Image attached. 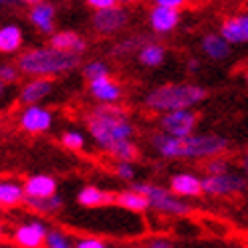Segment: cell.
Wrapping results in <instances>:
<instances>
[{"label":"cell","mask_w":248,"mask_h":248,"mask_svg":"<svg viewBox=\"0 0 248 248\" xmlns=\"http://www.w3.org/2000/svg\"><path fill=\"white\" fill-rule=\"evenodd\" d=\"M87 131L105 154H109L115 145L123 141H131V138L135 135L129 111L119 103L95 105L87 113Z\"/></svg>","instance_id":"6da1fadb"},{"label":"cell","mask_w":248,"mask_h":248,"mask_svg":"<svg viewBox=\"0 0 248 248\" xmlns=\"http://www.w3.org/2000/svg\"><path fill=\"white\" fill-rule=\"evenodd\" d=\"M16 67L20 71V75H29L31 79L34 77L55 79L59 75H65V73L79 69L81 57L55 51L53 46H36L16 57Z\"/></svg>","instance_id":"7a4b0ae2"},{"label":"cell","mask_w":248,"mask_h":248,"mask_svg":"<svg viewBox=\"0 0 248 248\" xmlns=\"http://www.w3.org/2000/svg\"><path fill=\"white\" fill-rule=\"evenodd\" d=\"M208 97V91L196 83H166L145 95L143 105L154 113L166 115L171 111L192 109Z\"/></svg>","instance_id":"3957f363"},{"label":"cell","mask_w":248,"mask_h":248,"mask_svg":"<svg viewBox=\"0 0 248 248\" xmlns=\"http://www.w3.org/2000/svg\"><path fill=\"white\" fill-rule=\"evenodd\" d=\"M131 190L145 196L147 200H150V208L155 210V212H159V214L188 216L192 212V206L186 200H182V198L173 196L170 192V188H162V186H155V184H150V182H133Z\"/></svg>","instance_id":"277c9868"},{"label":"cell","mask_w":248,"mask_h":248,"mask_svg":"<svg viewBox=\"0 0 248 248\" xmlns=\"http://www.w3.org/2000/svg\"><path fill=\"white\" fill-rule=\"evenodd\" d=\"M230 141L218 133H198L182 140V159H214L222 157Z\"/></svg>","instance_id":"5b68a950"},{"label":"cell","mask_w":248,"mask_h":248,"mask_svg":"<svg viewBox=\"0 0 248 248\" xmlns=\"http://www.w3.org/2000/svg\"><path fill=\"white\" fill-rule=\"evenodd\" d=\"M159 131L171 135V138L186 140L194 135V129L198 125V113L194 109H182V111H171V113L159 115Z\"/></svg>","instance_id":"8992f818"},{"label":"cell","mask_w":248,"mask_h":248,"mask_svg":"<svg viewBox=\"0 0 248 248\" xmlns=\"http://www.w3.org/2000/svg\"><path fill=\"white\" fill-rule=\"evenodd\" d=\"M129 10L125 6H113V8H107V10H95L93 16H91V27L95 32L103 34V36H111V34H117L123 29H127L129 24Z\"/></svg>","instance_id":"52a82bcc"},{"label":"cell","mask_w":248,"mask_h":248,"mask_svg":"<svg viewBox=\"0 0 248 248\" xmlns=\"http://www.w3.org/2000/svg\"><path fill=\"white\" fill-rule=\"evenodd\" d=\"M246 178L236 171H226L220 176H206L202 178L204 194L210 196H234L246 190Z\"/></svg>","instance_id":"ba28073f"},{"label":"cell","mask_w":248,"mask_h":248,"mask_svg":"<svg viewBox=\"0 0 248 248\" xmlns=\"http://www.w3.org/2000/svg\"><path fill=\"white\" fill-rule=\"evenodd\" d=\"M46 224L43 220H31L24 222V224L16 226L15 232H12V242H15L18 248H43L48 236Z\"/></svg>","instance_id":"9c48e42d"},{"label":"cell","mask_w":248,"mask_h":248,"mask_svg":"<svg viewBox=\"0 0 248 248\" xmlns=\"http://www.w3.org/2000/svg\"><path fill=\"white\" fill-rule=\"evenodd\" d=\"M53 113L43 105L24 107L18 115V125L27 133H46L53 127Z\"/></svg>","instance_id":"30bf717a"},{"label":"cell","mask_w":248,"mask_h":248,"mask_svg":"<svg viewBox=\"0 0 248 248\" xmlns=\"http://www.w3.org/2000/svg\"><path fill=\"white\" fill-rule=\"evenodd\" d=\"M218 34L228 45H246L248 43V12L226 16L220 22Z\"/></svg>","instance_id":"8fae6325"},{"label":"cell","mask_w":248,"mask_h":248,"mask_svg":"<svg viewBox=\"0 0 248 248\" xmlns=\"http://www.w3.org/2000/svg\"><path fill=\"white\" fill-rule=\"evenodd\" d=\"M89 93L99 105H117L123 95L121 85L113 77H103L89 83Z\"/></svg>","instance_id":"7c38bea8"},{"label":"cell","mask_w":248,"mask_h":248,"mask_svg":"<svg viewBox=\"0 0 248 248\" xmlns=\"http://www.w3.org/2000/svg\"><path fill=\"white\" fill-rule=\"evenodd\" d=\"M53 91V79H45V77H34L29 79L22 85V89L18 93V101L24 107H32L39 105L43 99H46Z\"/></svg>","instance_id":"4fadbf2b"},{"label":"cell","mask_w":248,"mask_h":248,"mask_svg":"<svg viewBox=\"0 0 248 248\" xmlns=\"http://www.w3.org/2000/svg\"><path fill=\"white\" fill-rule=\"evenodd\" d=\"M170 192L178 198H200L204 194L202 188V178L190 171H180L173 173L170 178Z\"/></svg>","instance_id":"5bb4252c"},{"label":"cell","mask_w":248,"mask_h":248,"mask_svg":"<svg viewBox=\"0 0 248 248\" xmlns=\"http://www.w3.org/2000/svg\"><path fill=\"white\" fill-rule=\"evenodd\" d=\"M55 16H57V6L51 2H32V6L29 8L31 24L46 36H53L57 32L55 31Z\"/></svg>","instance_id":"9a60e30c"},{"label":"cell","mask_w":248,"mask_h":248,"mask_svg":"<svg viewBox=\"0 0 248 248\" xmlns=\"http://www.w3.org/2000/svg\"><path fill=\"white\" fill-rule=\"evenodd\" d=\"M180 20H182L180 10H170V8L155 6V4L150 10V15H147V22H150L152 31L157 34H168L173 29H178Z\"/></svg>","instance_id":"2e32d148"},{"label":"cell","mask_w":248,"mask_h":248,"mask_svg":"<svg viewBox=\"0 0 248 248\" xmlns=\"http://www.w3.org/2000/svg\"><path fill=\"white\" fill-rule=\"evenodd\" d=\"M24 194L32 200H45V198L57 196V180L46 173H34V176L27 178V182L22 184Z\"/></svg>","instance_id":"e0dca14e"},{"label":"cell","mask_w":248,"mask_h":248,"mask_svg":"<svg viewBox=\"0 0 248 248\" xmlns=\"http://www.w3.org/2000/svg\"><path fill=\"white\" fill-rule=\"evenodd\" d=\"M48 46H53L55 51H61V53H71V55L81 57L89 45H87V41L75 31H57L51 36Z\"/></svg>","instance_id":"ac0fdd59"},{"label":"cell","mask_w":248,"mask_h":248,"mask_svg":"<svg viewBox=\"0 0 248 248\" xmlns=\"http://www.w3.org/2000/svg\"><path fill=\"white\" fill-rule=\"evenodd\" d=\"M77 204L83 208H103L117 204V194L101 190L97 186H85L77 194Z\"/></svg>","instance_id":"d6986e66"},{"label":"cell","mask_w":248,"mask_h":248,"mask_svg":"<svg viewBox=\"0 0 248 248\" xmlns=\"http://www.w3.org/2000/svg\"><path fill=\"white\" fill-rule=\"evenodd\" d=\"M202 53L210 59V61H226L232 53V45H228L218 32H208L202 36L200 43Z\"/></svg>","instance_id":"ffe728a7"},{"label":"cell","mask_w":248,"mask_h":248,"mask_svg":"<svg viewBox=\"0 0 248 248\" xmlns=\"http://www.w3.org/2000/svg\"><path fill=\"white\" fill-rule=\"evenodd\" d=\"M22 41H24V34L18 24H4V27H0V53L2 55L18 53Z\"/></svg>","instance_id":"44dd1931"},{"label":"cell","mask_w":248,"mask_h":248,"mask_svg":"<svg viewBox=\"0 0 248 248\" xmlns=\"http://www.w3.org/2000/svg\"><path fill=\"white\" fill-rule=\"evenodd\" d=\"M117 206L127 210V212L141 214V212H145V210H150V200H147L145 196H141L140 192L129 188V190H121L117 194Z\"/></svg>","instance_id":"7402d4cb"},{"label":"cell","mask_w":248,"mask_h":248,"mask_svg":"<svg viewBox=\"0 0 248 248\" xmlns=\"http://www.w3.org/2000/svg\"><path fill=\"white\" fill-rule=\"evenodd\" d=\"M24 200H27V194L20 184L0 180V208H15L24 204Z\"/></svg>","instance_id":"603a6c76"},{"label":"cell","mask_w":248,"mask_h":248,"mask_svg":"<svg viewBox=\"0 0 248 248\" xmlns=\"http://www.w3.org/2000/svg\"><path fill=\"white\" fill-rule=\"evenodd\" d=\"M150 43V39H145L143 34H131V36H125V39L117 41L113 46H111L109 55L111 57H127V55H138L141 48Z\"/></svg>","instance_id":"cb8c5ba5"},{"label":"cell","mask_w":248,"mask_h":248,"mask_svg":"<svg viewBox=\"0 0 248 248\" xmlns=\"http://www.w3.org/2000/svg\"><path fill=\"white\" fill-rule=\"evenodd\" d=\"M138 61L143 65V67H150V69H154V67H159L166 61V46L164 45H159V43H154V41H150L147 43L141 51L138 53Z\"/></svg>","instance_id":"d4e9b609"},{"label":"cell","mask_w":248,"mask_h":248,"mask_svg":"<svg viewBox=\"0 0 248 248\" xmlns=\"http://www.w3.org/2000/svg\"><path fill=\"white\" fill-rule=\"evenodd\" d=\"M24 204H27L32 212H39V214L46 216V214H55L63 208V198H61L59 194L53 196V198H45V200H32V198H27Z\"/></svg>","instance_id":"484cf974"},{"label":"cell","mask_w":248,"mask_h":248,"mask_svg":"<svg viewBox=\"0 0 248 248\" xmlns=\"http://www.w3.org/2000/svg\"><path fill=\"white\" fill-rule=\"evenodd\" d=\"M111 71H109V65L105 61H89L85 67H83V77L87 81H97V79H103V77H109Z\"/></svg>","instance_id":"4316f807"},{"label":"cell","mask_w":248,"mask_h":248,"mask_svg":"<svg viewBox=\"0 0 248 248\" xmlns=\"http://www.w3.org/2000/svg\"><path fill=\"white\" fill-rule=\"evenodd\" d=\"M61 145L67 147L69 152H81L85 147V133L77 129H69L61 133Z\"/></svg>","instance_id":"83f0119b"},{"label":"cell","mask_w":248,"mask_h":248,"mask_svg":"<svg viewBox=\"0 0 248 248\" xmlns=\"http://www.w3.org/2000/svg\"><path fill=\"white\" fill-rule=\"evenodd\" d=\"M45 248H75V244L69 240V236L63 230L51 228V230H48L46 242H45Z\"/></svg>","instance_id":"f1b7e54d"},{"label":"cell","mask_w":248,"mask_h":248,"mask_svg":"<svg viewBox=\"0 0 248 248\" xmlns=\"http://www.w3.org/2000/svg\"><path fill=\"white\" fill-rule=\"evenodd\" d=\"M20 77V71L16 67V63H2L0 65V83L2 85H10V83H16Z\"/></svg>","instance_id":"f546056e"},{"label":"cell","mask_w":248,"mask_h":248,"mask_svg":"<svg viewBox=\"0 0 248 248\" xmlns=\"http://www.w3.org/2000/svg\"><path fill=\"white\" fill-rule=\"evenodd\" d=\"M204 170H206V176H220V173H226V171H230L228 162H226L224 157H214V159H208L206 166H204Z\"/></svg>","instance_id":"4dcf8cb0"},{"label":"cell","mask_w":248,"mask_h":248,"mask_svg":"<svg viewBox=\"0 0 248 248\" xmlns=\"http://www.w3.org/2000/svg\"><path fill=\"white\" fill-rule=\"evenodd\" d=\"M115 176L123 182H133L135 180V168L127 162H115Z\"/></svg>","instance_id":"1f68e13d"},{"label":"cell","mask_w":248,"mask_h":248,"mask_svg":"<svg viewBox=\"0 0 248 248\" xmlns=\"http://www.w3.org/2000/svg\"><path fill=\"white\" fill-rule=\"evenodd\" d=\"M75 248H109V244L103 238H95V236H85L75 242Z\"/></svg>","instance_id":"d6a6232c"},{"label":"cell","mask_w":248,"mask_h":248,"mask_svg":"<svg viewBox=\"0 0 248 248\" xmlns=\"http://www.w3.org/2000/svg\"><path fill=\"white\" fill-rule=\"evenodd\" d=\"M119 2L117 0H87V6H91L93 12L95 10H107V8H113L117 6Z\"/></svg>","instance_id":"836d02e7"},{"label":"cell","mask_w":248,"mask_h":248,"mask_svg":"<svg viewBox=\"0 0 248 248\" xmlns=\"http://www.w3.org/2000/svg\"><path fill=\"white\" fill-rule=\"evenodd\" d=\"M147 248H173V244H171L170 238L157 236V238H150V240H147Z\"/></svg>","instance_id":"e575fe53"},{"label":"cell","mask_w":248,"mask_h":248,"mask_svg":"<svg viewBox=\"0 0 248 248\" xmlns=\"http://www.w3.org/2000/svg\"><path fill=\"white\" fill-rule=\"evenodd\" d=\"M184 4H186L184 0H155V6H164L170 10H182Z\"/></svg>","instance_id":"d590c367"},{"label":"cell","mask_w":248,"mask_h":248,"mask_svg":"<svg viewBox=\"0 0 248 248\" xmlns=\"http://www.w3.org/2000/svg\"><path fill=\"white\" fill-rule=\"evenodd\" d=\"M200 59H196V57H192V59H188V65H186V69H188V73H196L198 69H200Z\"/></svg>","instance_id":"8d00e7d4"},{"label":"cell","mask_w":248,"mask_h":248,"mask_svg":"<svg viewBox=\"0 0 248 248\" xmlns=\"http://www.w3.org/2000/svg\"><path fill=\"white\" fill-rule=\"evenodd\" d=\"M242 170H244V173L248 176V150H246L244 155H242Z\"/></svg>","instance_id":"74e56055"},{"label":"cell","mask_w":248,"mask_h":248,"mask_svg":"<svg viewBox=\"0 0 248 248\" xmlns=\"http://www.w3.org/2000/svg\"><path fill=\"white\" fill-rule=\"evenodd\" d=\"M4 87H6V85L0 83V99H2V95H4Z\"/></svg>","instance_id":"f35d334b"},{"label":"cell","mask_w":248,"mask_h":248,"mask_svg":"<svg viewBox=\"0 0 248 248\" xmlns=\"http://www.w3.org/2000/svg\"><path fill=\"white\" fill-rule=\"evenodd\" d=\"M2 236H4V228H2V224H0V240H2Z\"/></svg>","instance_id":"ab89813d"},{"label":"cell","mask_w":248,"mask_h":248,"mask_svg":"<svg viewBox=\"0 0 248 248\" xmlns=\"http://www.w3.org/2000/svg\"><path fill=\"white\" fill-rule=\"evenodd\" d=\"M246 81H248V73H246Z\"/></svg>","instance_id":"60d3db41"}]
</instances>
